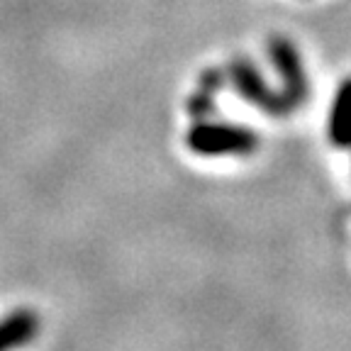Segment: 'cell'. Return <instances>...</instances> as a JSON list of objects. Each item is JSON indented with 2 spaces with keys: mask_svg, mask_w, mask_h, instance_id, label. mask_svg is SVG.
Returning a JSON list of instances; mask_svg holds the SVG:
<instances>
[{
  "mask_svg": "<svg viewBox=\"0 0 351 351\" xmlns=\"http://www.w3.org/2000/svg\"><path fill=\"white\" fill-rule=\"evenodd\" d=\"M230 76H232V81H234V86L239 88V93L244 95L249 103L263 108L266 112L280 115V112H288V110L293 108L291 100L285 98L283 93L276 95L274 90L263 83V78L258 76L256 69H254L252 64H247V61H234V64L230 66Z\"/></svg>",
  "mask_w": 351,
  "mask_h": 351,
  "instance_id": "cell-2",
  "label": "cell"
},
{
  "mask_svg": "<svg viewBox=\"0 0 351 351\" xmlns=\"http://www.w3.org/2000/svg\"><path fill=\"white\" fill-rule=\"evenodd\" d=\"M329 142L337 147H351V78H346L335 95L329 112Z\"/></svg>",
  "mask_w": 351,
  "mask_h": 351,
  "instance_id": "cell-4",
  "label": "cell"
},
{
  "mask_svg": "<svg viewBox=\"0 0 351 351\" xmlns=\"http://www.w3.org/2000/svg\"><path fill=\"white\" fill-rule=\"evenodd\" d=\"M34 332V319L29 315H15V317L5 319L0 324V349L15 346L27 341Z\"/></svg>",
  "mask_w": 351,
  "mask_h": 351,
  "instance_id": "cell-5",
  "label": "cell"
},
{
  "mask_svg": "<svg viewBox=\"0 0 351 351\" xmlns=\"http://www.w3.org/2000/svg\"><path fill=\"white\" fill-rule=\"evenodd\" d=\"M269 54L274 66L278 69L280 78L285 83L283 95L291 100V105L295 108L307 93V81H305V71H302V64L298 59V51L293 49L291 44L285 42L283 37H274L269 44Z\"/></svg>",
  "mask_w": 351,
  "mask_h": 351,
  "instance_id": "cell-3",
  "label": "cell"
},
{
  "mask_svg": "<svg viewBox=\"0 0 351 351\" xmlns=\"http://www.w3.org/2000/svg\"><path fill=\"white\" fill-rule=\"evenodd\" d=\"M188 147L205 156L249 154L258 147L256 132L234 125H195L188 132Z\"/></svg>",
  "mask_w": 351,
  "mask_h": 351,
  "instance_id": "cell-1",
  "label": "cell"
}]
</instances>
